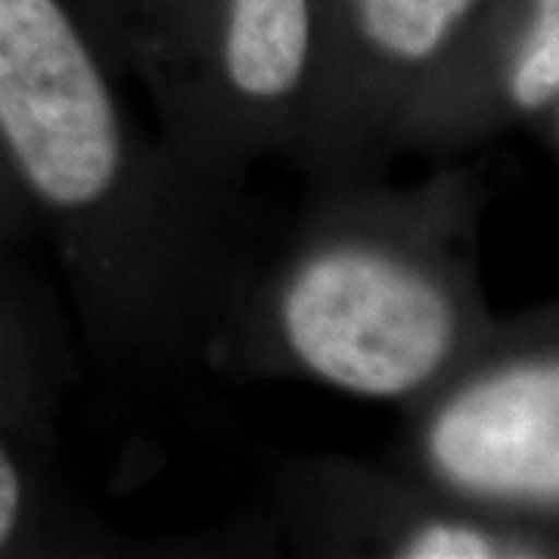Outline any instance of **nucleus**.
Masks as SVG:
<instances>
[{
  "label": "nucleus",
  "mask_w": 559,
  "mask_h": 559,
  "mask_svg": "<svg viewBox=\"0 0 559 559\" xmlns=\"http://www.w3.org/2000/svg\"><path fill=\"white\" fill-rule=\"evenodd\" d=\"M0 128L47 200L81 205L116 178V116L57 0H0Z\"/></svg>",
  "instance_id": "obj_1"
},
{
  "label": "nucleus",
  "mask_w": 559,
  "mask_h": 559,
  "mask_svg": "<svg viewBox=\"0 0 559 559\" xmlns=\"http://www.w3.org/2000/svg\"><path fill=\"white\" fill-rule=\"evenodd\" d=\"M286 330L308 367L364 395L423 382L451 342V308L407 267L377 255H330L286 301Z\"/></svg>",
  "instance_id": "obj_2"
},
{
  "label": "nucleus",
  "mask_w": 559,
  "mask_h": 559,
  "mask_svg": "<svg viewBox=\"0 0 559 559\" xmlns=\"http://www.w3.org/2000/svg\"><path fill=\"white\" fill-rule=\"evenodd\" d=\"M367 35L399 57H426L469 0H358Z\"/></svg>",
  "instance_id": "obj_5"
},
{
  "label": "nucleus",
  "mask_w": 559,
  "mask_h": 559,
  "mask_svg": "<svg viewBox=\"0 0 559 559\" xmlns=\"http://www.w3.org/2000/svg\"><path fill=\"white\" fill-rule=\"evenodd\" d=\"M16 510H20V479L13 463L0 451V544L16 522Z\"/></svg>",
  "instance_id": "obj_8"
},
{
  "label": "nucleus",
  "mask_w": 559,
  "mask_h": 559,
  "mask_svg": "<svg viewBox=\"0 0 559 559\" xmlns=\"http://www.w3.org/2000/svg\"><path fill=\"white\" fill-rule=\"evenodd\" d=\"M432 454L451 479L485 495L557 498V370L525 367L466 392L441 414Z\"/></svg>",
  "instance_id": "obj_3"
},
{
  "label": "nucleus",
  "mask_w": 559,
  "mask_h": 559,
  "mask_svg": "<svg viewBox=\"0 0 559 559\" xmlns=\"http://www.w3.org/2000/svg\"><path fill=\"white\" fill-rule=\"evenodd\" d=\"M540 20L528 53L516 69L513 91L522 106H544L559 87V0H538Z\"/></svg>",
  "instance_id": "obj_6"
},
{
  "label": "nucleus",
  "mask_w": 559,
  "mask_h": 559,
  "mask_svg": "<svg viewBox=\"0 0 559 559\" xmlns=\"http://www.w3.org/2000/svg\"><path fill=\"white\" fill-rule=\"evenodd\" d=\"M414 559H481L495 557L491 540H485L469 528H454V525H436L423 532L414 547L407 550Z\"/></svg>",
  "instance_id": "obj_7"
},
{
  "label": "nucleus",
  "mask_w": 559,
  "mask_h": 559,
  "mask_svg": "<svg viewBox=\"0 0 559 559\" xmlns=\"http://www.w3.org/2000/svg\"><path fill=\"white\" fill-rule=\"evenodd\" d=\"M308 50L305 0H234L227 69L246 94L277 97L299 79Z\"/></svg>",
  "instance_id": "obj_4"
}]
</instances>
